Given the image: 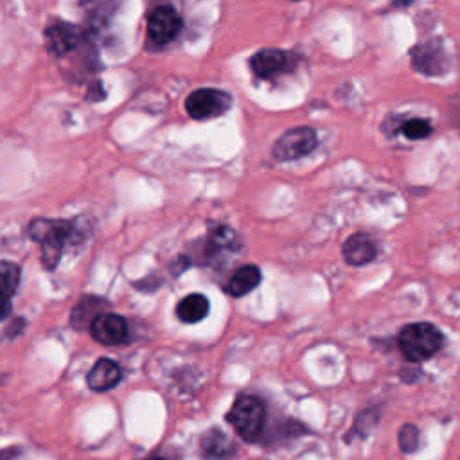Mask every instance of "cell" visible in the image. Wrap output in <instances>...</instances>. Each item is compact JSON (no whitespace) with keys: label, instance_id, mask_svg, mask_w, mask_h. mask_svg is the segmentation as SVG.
<instances>
[{"label":"cell","instance_id":"9","mask_svg":"<svg viewBox=\"0 0 460 460\" xmlns=\"http://www.w3.org/2000/svg\"><path fill=\"white\" fill-rule=\"evenodd\" d=\"M90 332L102 345H120L128 340V323L120 314L101 313L90 323Z\"/></svg>","mask_w":460,"mask_h":460},{"label":"cell","instance_id":"20","mask_svg":"<svg viewBox=\"0 0 460 460\" xmlns=\"http://www.w3.org/2000/svg\"><path fill=\"white\" fill-rule=\"evenodd\" d=\"M397 440H399V447H401L402 453H413L419 446V429H417V426L411 424V422L402 424L401 429H399Z\"/></svg>","mask_w":460,"mask_h":460},{"label":"cell","instance_id":"18","mask_svg":"<svg viewBox=\"0 0 460 460\" xmlns=\"http://www.w3.org/2000/svg\"><path fill=\"white\" fill-rule=\"evenodd\" d=\"M379 422V408H367L361 413H358L350 431L347 433L345 440L350 442L356 437H365L376 424Z\"/></svg>","mask_w":460,"mask_h":460},{"label":"cell","instance_id":"2","mask_svg":"<svg viewBox=\"0 0 460 460\" xmlns=\"http://www.w3.org/2000/svg\"><path fill=\"white\" fill-rule=\"evenodd\" d=\"M29 234L41 244V262L47 270H54L61 259L63 248L75 241L77 232L70 221H49L34 219L29 226Z\"/></svg>","mask_w":460,"mask_h":460},{"label":"cell","instance_id":"11","mask_svg":"<svg viewBox=\"0 0 460 460\" xmlns=\"http://www.w3.org/2000/svg\"><path fill=\"white\" fill-rule=\"evenodd\" d=\"M341 253L347 264L350 266H365L372 262L377 255V248L374 239L368 234L358 232L352 234L341 246Z\"/></svg>","mask_w":460,"mask_h":460},{"label":"cell","instance_id":"5","mask_svg":"<svg viewBox=\"0 0 460 460\" xmlns=\"http://www.w3.org/2000/svg\"><path fill=\"white\" fill-rule=\"evenodd\" d=\"M318 144L316 133L309 126H298L282 133V137L273 146V156L280 162L298 160L309 155Z\"/></svg>","mask_w":460,"mask_h":460},{"label":"cell","instance_id":"17","mask_svg":"<svg viewBox=\"0 0 460 460\" xmlns=\"http://www.w3.org/2000/svg\"><path fill=\"white\" fill-rule=\"evenodd\" d=\"M210 304L205 295L201 293H190L185 298H181L176 305V314L185 323H194L203 320L208 314Z\"/></svg>","mask_w":460,"mask_h":460},{"label":"cell","instance_id":"10","mask_svg":"<svg viewBox=\"0 0 460 460\" xmlns=\"http://www.w3.org/2000/svg\"><path fill=\"white\" fill-rule=\"evenodd\" d=\"M45 41L49 52L54 56H65L75 49L79 41V29L68 22H54L45 31Z\"/></svg>","mask_w":460,"mask_h":460},{"label":"cell","instance_id":"6","mask_svg":"<svg viewBox=\"0 0 460 460\" xmlns=\"http://www.w3.org/2000/svg\"><path fill=\"white\" fill-rule=\"evenodd\" d=\"M411 65L424 75H442L447 70V56L440 40H428L411 49Z\"/></svg>","mask_w":460,"mask_h":460},{"label":"cell","instance_id":"24","mask_svg":"<svg viewBox=\"0 0 460 460\" xmlns=\"http://www.w3.org/2000/svg\"><path fill=\"white\" fill-rule=\"evenodd\" d=\"M149 460H164V458H149Z\"/></svg>","mask_w":460,"mask_h":460},{"label":"cell","instance_id":"8","mask_svg":"<svg viewBox=\"0 0 460 460\" xmlns=\"http://www.w3.org/2000/svg\"><path fill=\"white\" fill-rule=\"evenodd\" d=\"M293 66V56L280 49H261L250 59L252 72L261 79H271Z\"/></svg>","mask_w":460,"mask_h":460},{"label":"cell","instance_id":"22","mask_svg":"<svg viewBox=\"0 0 460 460\" xmlns=\"http://www.w3.org/2000/svg\"><path fill=\"white\" fill-rule=\"evenodd\" d=\"M413 0H392L394 7H408Z\"/></svg>","mask_w":460,"mask_h":460},{"label":"cell","instance_id":"1","mask_svg":"<svg viewBox=\"0 0 460 460\" xmlns=\"http://www.w3.org/2000/svg\"><path fill=\"white\" fill-rule=\"evenodd\" d=\"M442 332L429 322L408 323L397 334V347L404 359L411 363H420L433 358L442 349Z\"/></svg>","mask_w":460,"mask_h":460},{"label":"cell","instance_id":"19","mask_svg":"<svg viewBox=\"0 0 460 460\" xmlns=\"http://www.w3.org/2000/svg\"><path fill=\"white\" fill-rule=\"evenodd\" d=\"M431 124L426 119H410L401 126V131L410 140H422L431 133Z\"/></svg>","mask_w":460,"mask_h":460},{"label":"cell","instance_id":"16","mask_svg":"<svg viewBox=\"0 0 460 460\" xmlns=\"http://www.w3.org/2000/svg\"><path fill=\"white\" fill-rule=\"evenodd\" d=\"M104 307H106V302L99 296H83L74 311H72V316H70V322L74 325V329H84L88 327L90 329V323L101 314L104 313Z\"/></svg>","mask_w":460,"mask_h":460},{"label":"cell","instance_id":"3","mask_svg":"<svg viewBox=\"0 0 460 460\" xmlns=\"http://www.w3.org/2000/svg\"><path fill=\"white\" fill-rule=\"evenodd\" d=\"M226 420L241 438H244L246 442H253L262 433L264 420H266V408L259 397L250 394H241L237 395L232 408L228 410Z\"/></svg>","mask_w":460,"mask_h":460},{"label":"cell","instance_id":"7","mask_svg":"<svg viewBox=\"0 0 460 460\" xmlns=\"http://www.w3.org/2000/svg\"><path fill=\"white\" fill-rule=\"evenodd\" d=\"M180 29H181V18L169 5H160L149 14L147 36L155 45H167L178 36Z\"/></svg>","mask_w":460,"mask_h":460},{"label":"cell","instance_id":"13","mask_svg":"<svg viewBox=\"0 0 460 460\" xmlns=\"http://www.w3.org/2000/svg\"><path fill=\"white\" fill-rule=\"evenodd\" d=\"M20 284V266L11 261H0V320L11 313V298Z\"/></svg>","mask_w":460,"mask_h":460},{"label":"cell","instance_id":"15","mask_svg":"<svg viewBox=\"0 0 460 460\" xmlns=\"http://www.w3.org/2000/svg\"><path fill=\"white\" fill-rule=\"evenodd\" d=\"M261 282V270L255 264L241 266L228 280L226 291L232 296H244L252 289H255Z\"/></svg>","mask_w":460,"mask_h":460},{"label":"cell","instance_id":"23","mask_svg":"<svg viewBox=\"0 0 460 460\" xmlns=\"http://www.w3.org/2000/svg\"><path fill=\"white\" fill-rule=\"evenodd\" d=\"M79 4H88V2H92V0H77Z\"/></svg>","mask_w":460,"mask_h":460},{"label":"cell","instance_id":"4","mask_svg":"<svg viewBox=\"0 0 460 460\" xmlns=\"http://www.w3.org/2000/svg\"><path fill=\"white\" fill-rule=\"evenodd\" d=\"M232 104L228 92L219 88H198L185 99L187 113L196 120H205L225 113Z\"/></svg>","mask_w":460,"mask_h":460},{"label":"cell","instance_id":"14","mask_svg":"<svg viewBox=\"0 0 460 460\" xmlns=\"http://www.w3.org/2000/svg\"><path fill=\"white\" fill-rule=\"evenodd\" d=\"M201 451L210 460H230L235 453V446L230 440L228 435H225L221 429L212 428L201 435L199 440Z\"/></svg>","mask_w":460,"mask_h":460},{"label":"cell","instance_id":"12","mask_svg":"<svg viewBox=\"0 0 460 460\" xmlns=\"http://www.w3.org/2000/svg\"><path fill=\"white\" fill-rule=\"evenodd\" d=\"M122 377V370L119 363H115L110 358H101L88 372L86 383L95 392H104L113 388Z\"/></svg>","mask_w":460,"mask_h":460},{"label":"cell","instance_id":"21","mask_svg":"<svg viewBox=\"0 0 460 460\" xmlns=\"http://www.w3.org/2000/svg\"><path fill=\"white\" fill-rule=\"evenodd\" d=\"M18 455L16 447H9V449H0V460H13Z\"/></svg>","mask_w":460,"mask_h":460}]
</instances>
